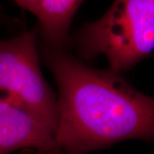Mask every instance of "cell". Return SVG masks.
Returning <instances> with one entry per match:
<instances>
[{
    "label": "cell",
    "instance_id": "cell-1",
    "mask_svg": "<svg viewBox=\"0 0 154 154\" xmlns=\"http://www.w3.org/2000/svg\"><path fill=\"white\" fill-rule=\"evenodd\" d=\"M47 63L58 86L57 154H88L127 140L149 141L154 101L113 70L88 67L58 50Z\"/></svg>",
    "mask_w": 154,
    "mask_h": 154
},
{
    "label": "cell",
    "instance_id": "cell-2",
    "mask_svg": "<svg viewBox=\"0 0 154 154\" xmlns=\"http://www.w3.org/2000/svg\"><path fill=\"white\" fill-rule=\"evenodd\" d=\"M81 54L105 55L110 69L129 70L154 49V0H115L99 20L86 23L78 36Z\"/></svg>",
    "mask_w": 154,
    "mask_h": 154
},
{
    "label": "cell",
    "instance_id": "cell-3",
    "mask_svg": "<svg viewBox=\"0 0 154 154\" xmlns=\"http://www.w3.org/2000/svg\"><path fill=\"white\" fill-rule=\"evenodd\" d=\"M37 31L0 40V95L43 116L57 128V101L39 68Z\"/></svg>",
    "mask_w": 154,
    "mask_h": 154
},
{
    "label": "cell",
    "instance_id": "cell-4",
    "mask_svg": "<svg viewBox=\"0 0 154 154\" xmlns=\"http://www.w3.org/2000/svg\"><path fill=\"white\" fill-rule=\"evenodd\" d=\"M56 131L39 114L0 95V154L22 149L57 154Z\"/></svg>",
    "mask_w": 154,
    "mask_h": 154
},
{
    "label": "cell",
    "instance_id": "cell-5",
    "mask_svg": "<svg viewBox=\"0 0 154 154\" xmlns=\"http://www.w3.org/2000/svg\"><path fill=\"white\" fill-rule=\"evenodd\" d=\"M84 0H40L38 17L45 40L59 50L69 38L73 17Z\"/></svg>",
    "mask_w": 154,
    "mask_h": 154
},
{
    "label": "cell",
    "instance_id": "cell-6",
    "mask_svg": "<svg viewBox=\"0 0 154 154\" xmlns=\"http://www.w3.org/2000/svg\"><path fill=\"white\" fill-rule=\"evenodd\" d=\"M18 5L31 12L35 17L38 16L40 0H15Z\"/></svg>",
    "mask_w": 154,
    "mask_h": 154
}]
</instances>
